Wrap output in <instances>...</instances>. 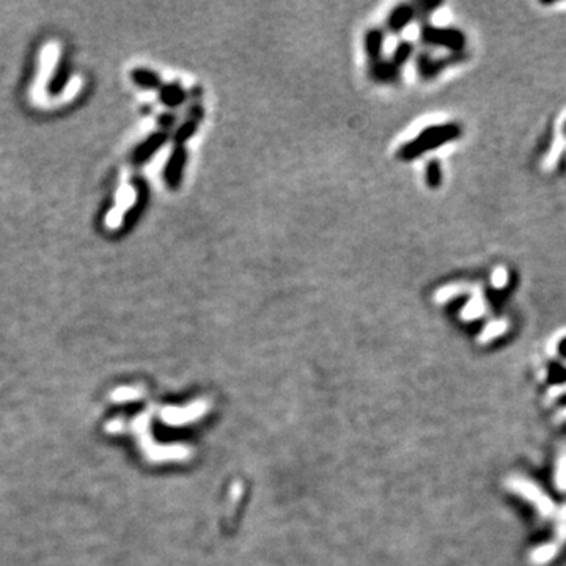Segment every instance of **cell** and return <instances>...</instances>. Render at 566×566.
I'll use <instances>...</instances> for the list:
<instances>
[{
	"mask_svg": "<svg viewBox=\"0 0 566 566\" xmlns=\"http://www.w3.org/2000/svg\"><path fill=\"white\" fill-rule=\"evenodd\" d=\"M412 52H414V46L411 41H401V43H398V46L395 48L390 62H392L395 67L400 69L403 65H406L409 58L412 57Z\"/></svg>",
	"mask_w": 566,
	"mask_h": 566,
	"instance_id": "12",
	"label": "cell"
},
{
	"mask_svg": "<svg viewBox=\"0 0 566 566\" xmlns=\"http://www.w3.org/2000/svg\"><path fill=\"white\" fill-rule=\"evenodd\" d=\"M186 162H187V153H186L184 147L177 145V148L173 149L172 156L168 158L166 170H164L166 183L170 186L172 189H177L181 184Z\"/></svg>",
	"mask_w": 566,
	"mask_h": 566,
	"instance_id": "5",
	"label": "cell"
},
{
	"mask_svg": "<svg viewBox=\"0 0 566 566\" xmlns=\"http://www.w3.org/2000/svg\"><path fill=\"white\" fill-rule=\"evenodd\" d=\"M425 181L431 189H436L442 184V166L438 159H431L426 164Z\"/></svg>",
	"mask_w": 566,
	"mask_h": 566,
	"instance_id": "13",
	"label": "cell"
},
{
	"mask_svg": "<svg viewBox=\"0 0 566 566\" xmlns=\"http://www.w3.org/2000/svg\"><path fill=\"white\" fill-rule=\"evenodd\" d=\"M386 35L381 29H370L365 34V54L368 58V65L382 60V49Z\"/></svg>",
	"mask_w": 566,
	"mask_h": 566,
	"instance_id": "7",
	"label": "cell"
},
{
	"mask_svg": "<svg viewBox=\"0 0 566 566\" xmlns=\"http://www.w3.org/2000/svg\"><path fill=\"white\" fill-rule=\"evenodd\" d=\"M166 142H167V134L159 133V134L151 135V137H149L147 142H143L142 147L137 149V153H135V161L142 162V161L148 159L149 156L158 151V149L164 145Z\"/></svg>",
	"mask_w": 566,
	"mask_h": 566,
	"instance_id": "10",
	"label": "cell"
},
{
	"mask_svg": "<svg viewBox=\"0 0 566 566\" xmlns=\"http://www.w3.org/2000/svg\"><path fill=\"white\" fill-rule=\"evenodd\" d=\"M420 38L428 46L447 48L454 52L464 48V36L457 29H439L431 24H425L420 30Z\"/></svg>",
	"mask_w": 566,
	"mask_h": 566,
	"instance_id": "3",
	"label": "cell"
},
{
	"mask_svg": "<svg viewBox=\"0 0 566 566\" xmlns=\"http://www.w3.org/2000/svg\"><path fill=\"white\" fill-rule=\"evenodd\" d=\"M370 76L376 82L381 83H393L400 79V69L390 60H379L370 65Z\"/></svg>",
	"mask_w": 566,
	"mask_h": 566,
	"instance_id": "8",
	"label": "cell"
},
{
	"mask_svg": "<svg viewBox=\"0 0 566 566\" xmlns=\"http://www.w3.org/2000/svg\"><path fill=\"white\" fill-rule=\"evenodd\" d=\"M187 100L186 90L180 83H168L161 88V101L168 107H180Z\"/></svg>",
	"mask_w": 566,
	"mask_h": 566,
	"instance_id": "9",
	"label": "cell"
},
{
	"mask_svg": "<svg viewBox=\"0 0 566 566\" xmlns=\"http://www.w3.org/2000/svg\"><path fill=\"white\" fill-rule=\"evenodd\" d=\"M444 62L440 60H431V57L426 54H422L417 58V71L424 79H431L439 71L444 69Z\"/></svg>",
	"mask_w": 566,
	"mask_h": 566,
	"instance_id": "11",
	"label": "cell"
},
{
	"mask_svg": "<svg viewBox=\"0 0 566 566\" xmlns=\"http://www.w3.org/2000/svg\"><path fill=\"white\" fill-rule=\"evenodd\" d=\"M140 396H142V392L137 389H120L112 395V398L115 401H131V400L140 398Z\"/></svg>",
	"mask_w": 566,
	"mask_h": 566,
	"instance_id": "16",
	"label": "cell"
},
{
	"mask_svg": "<svg viewBox=\"0 0 566 566\" xmlns=\"http://www.w3.org/2000/svg\"><path fill=\"white\" fill-rule=\"evenodd\" d=\"M133 77L140 87L151 88V90L161 87L159 76L156 73H151V71H148V69H135L133 73Z\"/></svg>",
	"mask_w": 566,
	"mask_h": 566,
	"instance_id": "14",
	"label": "cell"
},
{
	"mask_svg": "<svg viewBox=\"0 0 566 566\" xmlns=\"http://www.w3.org/2000/svg\"><path fill=\"white\" fill-rule=\"evenodd\" d=\"M148 422L149 415L142 414L134 420V431L137 433L143 452L149 461H181L186 459L191 450L184 445H158L154 444L151 436L148 433Z\"/></svg>",
	"mask_w": 566,
	"mask_h": 566,
	"instance_id": "2",
	"label": "cell"
},
{
	"mask_svg": "<svg viewBox=\"0 0 566 566\" xmlns=\"http://www.w3.org/2000/svg\"><path fill=\"white\" fill-rule=\"evenodd\" d=\"M459 134L461 129L454 123L428 126L417 137L405 143L400 148L398 156L403 161H414L420 158V156H424L426 151H431L434 148H439L445 145V143L454 140Z\"/></svg>",
	"mask_w": 566,
	"mask_h": 566,
	"instance_id": "1",
	"label": "cell"
},
{
	"mask_svg": "<svg viewBox=\"0 0 566 566\" xmlns=\"http://www.w3.org/2000/svg\"><path fill=\"white\" fill-rule=\"evenodd\" d=\"M197 128H198V123H194L191 120H186L183 125H181L177 133H175V142H177V145L183 147V143L186 140H189L192 137V135L197 133Z\"/></svg>",
	"mask_w": 566,
	"mask_h": 566,
	"instance_id": "15",
	"label": "cell"
},
{
	"mask_svg": "<svg viewBox=\"0 0 566 566\" xmlns=\"http://www.w3.org/2000/svg\"><path fill=\"white\" fill-rule=\"evenodd\" d=\"M175 121H177V116H175L173 114H164V115H162L161 119H159L161 126L166 128V129L175 126Z\"/></svg>",
	"mask_w": 566,
	"mask_h": 566,
	"instance_id": "17",
	"label": "cell"
},
{
	"mask_svg": "<svg viewBox=\"0 0 566 566\" xmlns=\"http://www.w3.org/2000/svg\"><path fill=\"white\" fill-rule=\"evenodd\" d=\"M415 8L411 5H398L396 8H393L390 11V15L387 16V30L390 34L393 35H398L401 34L403 30H405L409 24H411L414 19H415Z\"/></svg>",
	"mask_w": 566,
	"mask_h": 566,
	"instance_id": "6",
	"label": "cell"
},
{
	"mask_svg": "<svg viewBox=\"0 0 566 566\" xmlns=\"http://www.w3.org/2000/svg\"><path fill=\"white\" fill-rule=\"evenodd\" d=\"M208 409H210V405H208L206 401L198 400V401L192 403L191 406H186V407H166L164 411H162L161 417L167 425L181 426V425L192 424V422L203 417V415L208 412Z\"/></svg>",
	"mask_w": 566,
	"mask_h": 566,
	"instance_id": "4",
	"label": "cell"
}]
</instances>
